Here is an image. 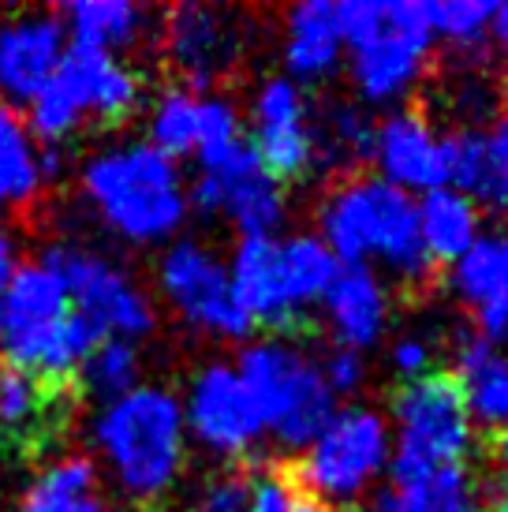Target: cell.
<instances>
[{"label": "cell", "instance_id": "36", "mask_svg": "<svg viewBox=\"0 0 508 512\" xmlns=\"http://www.w3.org/2000/svg\"><path fill=\"white\" fill-rule=\"evenodd\" d=\"M389 359H393V367L404 374V378H423V374H430V344L419 341V337H404V341L393 344V352H389Z\"/></svg>", "mask_w": 508, "mask_h": 512}, {"label": "cell", "instance_id": "38", "mask_svg": "<svg viewBox=\"0 0 508 512\" xmlns=\"http://www.w3.org/2000/svg\"><path fill=\"white\" fill-rule=\"evenodd\" d=\"M475 333L508 356V307H486L475 314Z\"/></svg>", "mask_w": 508, "mask_h": 512}, {"label": "cell", "instance_id": "9", "mask_svg": "<svg viewBox=\"0 0 508 512\" xmlns=\"http://www.w3.org/2000/svg\"><path fill=\"white\" fill-rule=\"evenodd\" d=\"M396 441L389 453L393 483H415L430 471L464 464L475 441V423L464 408L460 385L452 374H423L393 393Z\"/></svg>", "mask_w": 508, "mask_h": 512}, {"label": "cell", "instance_id": "18", "mask_svg": "<svg viewBox=\"0 0 508 512\" xmlns=\"http://www.w3.org/2000/svg\"><path fill=\"white\" fill-rule=\"evenodd\" d=\"M165 53L191 86H213L236 64L240 38L225 12L210 4H180L165 23Z\"/></svg>", "mask_w": 508, "mask_h": 512}, {"label": "cell", "instance_id": "16", "mask_svg": "<svg viewBox=\"0 0 508 512\" xmlns=\"http://www.w3.org/2000/svg\"><path fill=\"white\" fill-rule=\"evenodd\" d=\"M370 157L385 184L408 195L449 187V135H441L423 113L396 109L381 116L370 135Z\"/></svg>", "mask_w": 508, "mask_h": 512}, {"label": "cell", "instance_id": "19", "mask_svg": "<svg viewBox=\"0 0 508 512\" xmlns=\"http://www.w3.org/2000/svg\"><path fill=\"white\" fill-rule=\"evenodd\" d=\"M449 187L475 210L508 214V120L449 135Z\"/></svg>", "mask_w": 508, "mask_h": 512}, {"label": "cell", "instance_id": "13", "mask_svg": "<svg viewBox=\"0 0 508 512\" xmlns=\"http://www.w3.org/2000/svg\"><path fill=\"white\" fill-rule=\"evenodd\" d=\"M195 187L187 191V206L202 217H228L243 240H266L284 225V184H277L254 154L251 139H240L225 154L198 161Z\"/></svg>", "mask_w": 508, "mask_h": 512}, {"label": "cell", "instance_id": "40", "mask_svg": "<svg viewBox=\"0 0 508 512\" xmlns=\"http://www.w3.org/2000/svg\"><path fill=\"white\" fill-rule=\"evenodd\" d=\"M288 512H333L325 501H318L314 494H307L303 486L288 483Z\"/></svg>", "mask_w": 508, "mask_h": 512}, {"label": "cell", "instance_id": "35", "mask_svg": "<svg viewBox=\"0 0 508 512\" xmlns=\"http://www.w3.org/2000/svg\"><path fill=\"white\" fill-rule=\"evenodd\" d=\"M318 370H322L333 397H352L355 389L367 382V363H363L359 352H348V348H333Z\"/></svg>", "mask_w": 508, "mask_h": 512}, {"label": "cell", "instance_id": "17", "mask_svg": "<svg viewBox=\"0 0 508 512\" xmlns=\"http://www.w3.org/2000/svg\"><path fill=\"white\" fill-rule=\"evenodd\" d=\"M68 30L60 15L27 12L0 23V101L8 105H30L57 75Z\"/></svg>", "mask_w": 508, "mask_h": 512}, {"label": "cell", "instance_id": "33", "mask_svg": "<svg viewBox=\"0 0 508 512\" xmlns=\"http://www.w3.org/2000/svg\"><path fill=\"white\" fill-rule=\"evenodd\" d=\"M240 135V113L228 98H202L198 105V146L195 157L198 161H210V157L225 154L228 146H236Z\"/></svg>", "mask_w": 508, "mask_h": 512}, {"label": "cell", "instance_id": "22", "mask_svg": "<svg viewBox=\"0 0 508 512\" xmlns=\"http://www.w3.org/2000/svg\"><path fill=\"white\" fill-rule=\"evenodd\" d=\"M456 385L471 423L490 430L508 427V356L501 348L479 337L464 333L456 344Z\"/></svg>", "mask_w": 508, "mask_h": 512}, {"label": "cell", "instance_id": "34", "mask_svg": "<svg viewBox=\"0 0 508 512\" xmlns=\"http://www.w3.org/2000/svg\"><path fill=\"white\" fill-rule=\"evenodd\" d=\"M251 486L254 479L243 471H225L195 494L187 512H247L251 509Z\"/></svg>", "mask_w": 508, "mask_h": 512}, {"label": "cell", "instance_id": "32", "mask_svg": "<svg viewBox=\"0 0 508 512\" xmlns=\"http://www.w3.org/2000/svg\"><path fill=\"white\" fill-rule=\"evenodd\" d=\"M494 8V0H441V4H430L434 42L441 38L456 53H486Z\"/></svg>", "mask_w": 508, "mask_h": 512}, {"label": "cell", "instance_id": "4", "mask_svg": "<svg viewBox=\"0 0 508 512\" xmlns=\"http://www.w3.org/2000/svg\"><path fill=\"white\" fill-rule=\"evenodd\" d=\"M101 333L71 311L68 288L42 262H27L0 292V356L38 382H60L79 370Z\"/></svg>", "mask_w": 508, "mask_h": 512}, {"label": "cell", "instance_id": "42", "mask_svg": "<svg viewBox=\"0 0 508 512\" xmlns=\"http://www.w3.org/2000/svg\"><path fill=\"white\" fill-rule=\"evenodd\" d=\"M490 38H494L501 49L508 53V4H497L494 8V23H490Z\"/></svg>", "mask_w": 508, "mask_h": 512}, {"label": "cell", "instance_id": "27", "mask_svg": "<svg viewBox=\"0 0 508 512\" xmlns=\"http://www.w3.org/2000/svg\"><path fill=\"white\" fill-rule=\"evenodd\" d=\"M452 292L475 314L486 307H508V228L479 236L452 262Z\"/></svg>", "mask_w": 508, "mask_h": 512}, {"label": "cell", "instance_id": "24", "mask_svg": "<svg viewBox=\"0 0 508 512\" xmlns=\"http://www.w3.org/2000/svg\"><path fill=\"white\" fill-rule=\"evenodd\" d=\"M60 23L68 30L75 45H90L101 53H113L116 49H135V45L150 34V12L135 4V0H75L64 4Z\"/></svg>", "mask_w": 508, "mask_h": 512}, {"label": "cell", "instance_id": "1", "mask_svg": "<svg viewBox=\"0 0 508 512\" xmlns=\"http://www.w3.org/2000/svg\"><path fill=\"white\" fill-rule=\"evenodd\" d=\"M79 180L101 225L135 247L172 240L191 214L180 165L146 139L113 143L90 154Z\"/></svg>", "mask_w": 508, "mask_h": 512}, {"label": "cell", "instance_id": "8", "mask_svg": "<svg viewBox=\"0 0 508 512\" xmlns=\"http://www.w3.org/2000/svg\"><path fill=\"white\" fill-rule=\"evenodd\" d=\"M142 105L139 72L113 53L90 45L64 49L57 75L30 101L27 128L34 139L64 143L86 120H127Z\"/></svg>", "mask_w": 508, "mask_h": 512}, {"label": "cell", "instance_id": "12", "mask_svg": "<svg viewBox=\"0 0 508 512\" xmlns=\"http://www.w3.org/2000/svg\"><path fill=\"white\" fill-rule=\"evenodd\" d=\"M157 288L176 318L221 341H247L254 322L232 292L228 262L198 240H172L157 258Z\"/></svg>", "mask_w": 508, "mask_h": 512}, {"label": "cell", "instance_id": "26", "mask_svg": "<svg viewBox=\"0 0 508 512\" xmlns=\"http://www.w3.org/2000/svg\"><path fill=\"white\" fill-rule=\"evenodd\" d=\"M45 184L42 150L27 120L0 101V210H23Z\"/></svg>", "mask_w": 508, "mask_h": 512}, {"label": "cell", "instance_id": "43", "mask_svg": "<svg viewBox=\"0 0 508 512\" xmlns=\"http://www.w3.org/2000/svg\"><path fill=\"white\" fill-rule=\"evenodd\" d=\"M490 512H508V483L494 494V501H490Z\"/></svg>", "mask_w": 508, "mask_h": 512}, {"label": "cell", "instance_id": "10", "mask_svg": "<svg viewBox=\"0 0 508 512\" xmlns=\"http://www.w3.org/2000/svg\"><path fill=\"white\" fill-rule=\"evenodd\" d=\"M389 453H393L389 423L374 408L363 404L337 408L322 434L307 445L296 486L325 501L329 509L355 505L389 468Z\"/></svg>", "mask_w": 508, "mask_h": 512}, {"label": "cell", "instance_id": "3", "mask_svg": "<svg viewBox=\"0 0 508 512\" xmlns=\"http://www.w3.org/2000/svg\"><path fill=\"white\" fill-rule=\"evenodd\" d=\"M318 240L337 255L340 266L381 262L408 285H423L434 273L419 236L415 199L381 176H348L318 206Z\"/></svg>", "mask_w": 508, "mask_h": 512}, {"label": "cell", "instance_id": "11", "mask_svg": "<svg viewBox=\"0 0 508 512\" xmlns=\"http://www.w3.org/2000/svg\"><path fill=\"white\" fill-rule=\"evenodd\" d=\"M38 262L57 273L60 285L68 288V299L75 303V314L86 318L101 337L135 344L154 333V299L116 258L83 243H53Z\"/></svg>", "mask_w": 508, "mask_h": 512}, {"label": "cell", "instance_id": "6", "mask_svg": "<svg viewBox=\"0 0 508 512\" xmlns=\"http://www.w3.org/2000/svg\"><path fill=\"white\" fill-rule=\"evenodd\" d=\"M340 273L337 255L318 236L299 232L288 240H240L228 262L232 292L251 322L288 329L322 303L325 288Z\"/></svg>", "mask_w": 508, "mask_h": 512}, {"label": "cell", "instance_id": "31", "mask_svg": "<svg viewBox=\"0 0 508 512\" xmlns=\"http://www.w3.org/2000/svg\"><path fill=\"white\" fill-rule=\"evenodd\" d=\"M53 419V400L34 374L0 367V430L15 438H30Z\"/></svg>", "mask_w": 508, "mask_h": 512}, {"label": "cell", "instance_id": "2", "mask_svg": "<svg viewBox=\"0 0 508 512\" xmlns=\"http://www.w3.org/2000/svg\"><path fill=\"white\" fill-rule=\"evenodd\" d=\"M94 449L120 494L142 505L161 501L180 483L187 464L184 404L165 385H135L101 404Z\"/></svg>", "mask_w": 508, "mask_h": 512}, {"label": "cell", "instance_id": "14", "mask_svg": "<svg viewBox=\"0 0 508 512\" xmlns=\"http://www.w3.org/2000/svg\"><path fill=\"white\" fill-rule=\"evenodd\" d=\"M180 404H184L187 438H195L213 456L232 460V456L251 453L258 438L266 434L232 363H206L191 378L187 400Z\"/></svg>", "mask_w": 508, "mask_h": 512}, {"label": "cell", "instance_id": "28", "mask_svg": "<svg viewBox=\"0 0 508 512\" xmlns=\"http://www.w3.org/2000/svg\"><path fill=\"white\" fill-rule=\"evenodd\" d=\"M374 512H482V501L464 464H449L415 483L385 486L374 498Z\"/></svg>", "mask_w": 508, "mask_h": 512}, {"label": "cell", "instance_id": "21", "mask_svg": "<svg viewBox=\"0 0 508 512\" xmlns=\"http://www.w3.org/2000/svg\"><path fill=\"white\" fill-rule=\"evenodd\" d=\"M344 38L329 0H303L284 19V68L292 83H322L340 68Z\"/></svg>", "mask_w": 508, "mask_h": 512}, {"label": "cell", "instance_id": "29", "mask_svg": "<svg viewBox=\"0 0 508 512\" xmlns=\"http://www.w3.org/2000/svg\"><path fill=\"white\" fill-rule=\"evenodd\" d=\"M198 105L202 98L191 94L187 86H172L165 90L161 98L150 105V120H146V128H150V139L146 143L157 146L165 157H187L195 154L198 146Z\"/></svg>", "mask_w": 508, "mask_h": 512}, {"label": "cell", "instance_id": "5", "mask_svg": "<svg viewBox=\"0 0 508 512\" xmlns=\"http://www.w3.org/2000/svg\"><path fill=\"white\" fill-rule=\"evenodd\" d=\"M337 27L352 49V86L363 105H393L423 79L434 49L430 0H344Z\"/></svg>", "mask_w": 508, "mask_h": 512}, {"label": "cell", "instance_id": "44", "mask_svg": "<svg viewBox=\"0 0 508 512\" xmlns=\"http://www.w3.org/2000/svg\"><path fill=\"white\" fill-rule=\"evenodd\" d=\"M505 109H508V86H505Z\"/></svg>", "mask_w": 508, "mask_h": 512}, {"label": "cell", "instance_id": "7", "mask_svg": "<svg viewBox=\"0 0 508 512\" xmlns=\"http://www.w3.org/2000/svg\"><path fill=\"white\" fill-rule=\"evenodd\" d=\"M236 374L262 427L284 449H307L337 412V397L329 393L318 363L284 337L243 344Z\"/></svg>", "mask_w": 508, "mask_h": 512}, {"label": "cell", "instance_id": "30", "mask_svg": "<svg viewBox=\"0 0 508 512\" xmlns=\"http://www.w3.org/2000/svg\"><path fill=\"white\" fill-rule=\"evenodd\" d=\"M139 348L127 341H116V337H101L90 356L79 363V378H83L86 393L98 397L101 404L124 397L139 385Z\"/></svg>", "mask_w": 508, "mask_h": 512}, {"label": "cell", "instance_id": "25", "mask_svg": "<svg viewBox=\"0 0 508 512\" xmlns=\"http://www.w3.org/2000/svg\"><path fill=\"white\" fill-rule=\"evenodd\" d=\"M415 217H419V236L430 262H456L482 236V214L456 187L426 191L415 202Z\"/></svg>", "mask_w": 508, "mask_h": 512}, {"label": "cell", "instance_id": "20", "mask_svg": "<svg viewBox=\"0 0 508 512\" xmlns=\"http://www.w3.org/2000/svg\"><path fill=\"white\" fill-rule=\"evenodd\" d=\"M325 322L337 337V348L367 352L385 337L389 326V292L370 266H340L333 285L322 296Z\"/></svg>", "mask_w": 508, "mask_h": 512}, {"label": "cell", "instance_id": "39", "mask_svg": "<svg viewBox=\"0 0 508 512\" xmlns=\"http://www.w3.org/2000/svg\"><path fill=\"white\" fill-rule=\"evenodd\" d=\"M15 270H19V243H15V236L8 232V225L0 221V292L8 288Z\"/></svg>", "mask_w": 508, "mask_h": 512}, {"label": "cell", "instance_id": "23", "mask_svg": "<svg viewBox=\"0 0 508 512\" xmlns=\"http://www.w3.org/2000/svg\"><path fill=\"white\" fill-rule=\"evenodd\" d=\"M15 512H113L90 456H60L27 486Z\"/></svg>", "mask_w": 508, "mask_h": 512}, {"label": "cell", "instance_id": "15", "mask_svg": "<svg viewBox=\"0 0 508 512\" xmlns=\"http://www.w3.org/2000/svg\"><path fill=\"white\" fill-rule=\"evenodd\" d=\"M254 154L262 169L284 184L299 180L314 169V128L307 113V94L303 86L292 83L288 75H273L254 94Z\"/></svg>", "mask_w": 508, "mask_h": 512}, {"label": "cell", "instance_id": "41", "mask_svg": "<svg viewBox=\"0 0 508 512\" xmlns=\"http://www.w3.org/2000/svg\"><path fill=\"white\" fill-rule=\"evenodd\" d=\"M490 456H494L497 471L508 479V427L505 430H494V441H490Z\"/></svg>", "mask_w": 508, "mask_h": 512}, {"label": "cell", "instance_id": "37", "mask_svg": "<svg viewBox=\"0 0 508 512\" xmlns=\"http://www.w3.org/2000/svg\"><path fill=\"white\" fill-rule=\"evenodd\" d=\"M247 512H288V483L281 475H262L251 486V509Z\"/></svg>", "mask_w": 508, "mask_h": 512}]
</instances>
